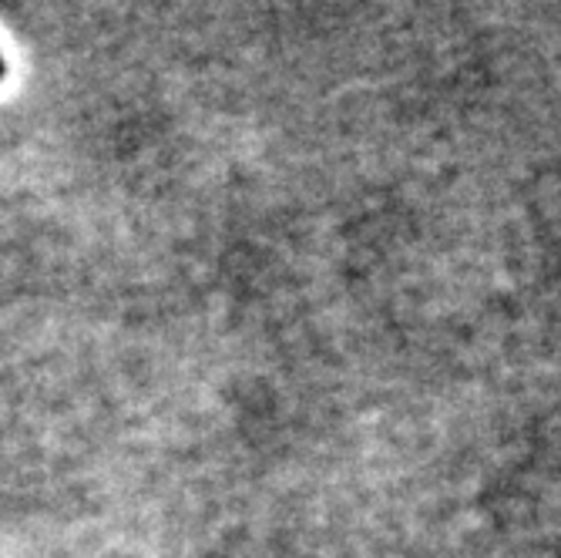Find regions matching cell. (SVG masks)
<instances>
[{
    "label": "cell",
    "instance_id": "cell-1",
    "mask_svg": "<svg viewBox=\"0 0 561 558\" xmlns=\"http://www.w3.org/2000/svg\"><path fill=\"white\" fill-rule=\"evenodd\" d=\"M0 75H4V61H0Z\"/></svg>",
    "mask_w": 561,
    "mask_h": 558
}]
</instances>
